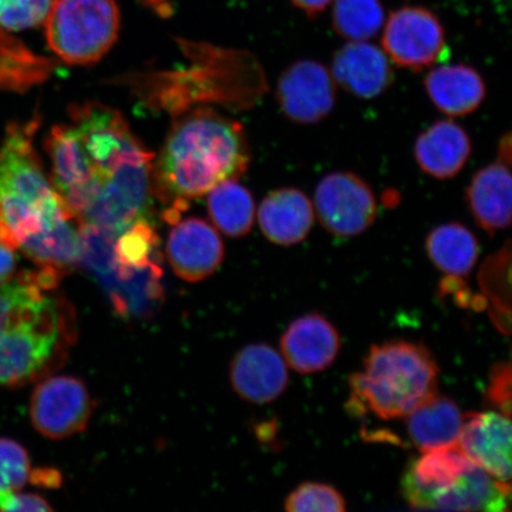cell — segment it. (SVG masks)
I'll use <instances>...</instances> for the list:
<instances>
[{
    "label": "cell",
    "instance_id": "cell-18",
    "mask_svg": "<svg viewBox=\"0 0 512 512\" xmlns=\"http://www.w3.org/2000/svg\"><path fill=\"white\" fill-rule=\"evenodd\" d=\"M315 217L310 198L296 188L272 191L261 202L258 213L262 233L279 246H293L304 241Z\"/></svg>",
    "mask_w": 512,
    "mask_h": 512
},
{
    "label": "cell",
    "instance_id": "cell-12",
    "mask_svg": "<svg viewBox=\"0 0 512 512\" xmlns=\"http://www.w3.org/2000/svg\"><path fill=\"white\" fill-rule=\"evenodd\" d=\"M172 226L166 253L178 277L198 283L214 274L224 258L223 242L214 227L196 217L178 220Z\"/></svg>",
    "mask_w": 512,
    "mask_h": 512
},
{
    "label": "cell",
    "instance_id": "cell-17",
    "mask_svg": "<svg viewBox=\"0 0 512 512\" xmlns=\"http://www.w3.org/2000/svg\"><path fill=\"white\" fill-rule=\"evenodd\" d=\"M332 76L345 91L361 99H374L394 81V70L386 53L364 42H350L339 49L332 61Z\"/></svg>",
    "mask_w": 512,
    "mask_h": 512
},
{
    "label": "cell",
    "instance_id": "cell-3",
    "mask_svg": "<svg viewBox=\"0 0 512 512\" xmlns=\"http://www.w3.org/2000/svg\"><path fill=\"white\" fill-rule=\"evenodd\" d=\"M251 151L243 127L208 108L183 114L153 159V197L166 206L164 220H181L196 198L248 169Z\"/></svg>",
    "mask_w": 512,
    "mask_h": 512
},
{
    "label": "cell",
    "instance_id": "cell-6",
    "mask_svg": "<svg viewBox=\"0 0 512 512\" xmlns=\"http://www.w3.org/2000/svg\"><path fill=\"white\" fill-rule=\"evenodd\" d=\"M80 265L104 283L121 315L142 312L162 298L159 236L149 219L134 222L118 234L80 226Z\"/></svg>",
    "mask_w": 512,
    "mask_h": 512
},
{
    "label": "cell",
    "instance_id": "cell-31",
    "mask_svg": "<svg viewBox=\"0 0 512 512\" xmlns=\"http://www.w3.org/2000/svg\"><path fill=\"white\" fill-rule=\"evenodd\" d=\"M29 453L17 441L0 438V490L19 491L30 482Z\"/></svg>",
    "mask_w": 512,
    "mask_h": 512
},
{
    "label": "cell",
    "instance_id": "cell-19",
    "mask_svg": "<svg viewBox=\"0 0 512 512\" xmlns=\"http://www.w3.org/2000/svg\"><path fill=\"white\" fill-rule=\"evenodd\" d=\"M472 144L464 128L452 120H439L416 139L414 156L426 175L437 179L457 176L469 160Z\"/></svg>",
    "mask_w": 512,
    "mask_h": 512
},
{
    "label": "cell",
    "instance_id": "cell-36",
    "mask_svg": "<svg viewBox=\"0 0 512 512\" xmlns=\"http://www.w3.org/2000/svg\"><path fill=\"white\" fill-rule=\"evenodd\" d=\"M297 9L302 10L305 15L315 18L335 2V0H291Z\"/></svg>",
    "mask_w": 512,
    "mask_h": 512
},
{
    "label": "cell",
    "instance_id": "cell-15",
    "mask_svg": "<svg viewBox=\"0 0 512 512\" xmlns=\"http://www.w3.org/2000/svg\"><path fill=\"white\" fill-rule=\"evenodd\" d=\"M341 345L336 326L318 312L294 320L280 339L287 366L303 375L328 369L336 361Z\"/></svg>",
    "mask_w": 512,
    "mask_h": 512
},
{
    "label": "cell",
    "instance_id": "cell-28",
    "mask_svg": "<svg viewBox=\"0 0 512 512\" xmlns=\"http://www.w3.org/2000/svg\"><path fill=\"white\" fill-rule=\"evenodd\" d=\"M384 25L380 0H335L332 27L350 42H364L379 34Z\"/></svg>",
    "mask_w": 512,
    "mask_h": 512
},
{
    "label": "cell",
    "instance_id": "cell-20",
    "mask_svg": "<svg viewBox=\"0 0 512 512\" xmlns=\"http://www.w3.org/2000/svg\"><path fill=\"white\" fill-rule=\"evenodd\" d=\"M512 178L509 166L492 163L473 175L466 189V203L478 226L490 236L511 222Z\"/></svg>",
    "mask_w": 512,
    "mask_h": 512
},
{
    "label": "cell",
    "instance_id": "cell-7",
    "mask_svg": "<svg viewBox=\"0 0 512 512\" xmlns=\"http://www.w3.org/2000/svg\"><path fill=\"white\" fill-rule=\"evenodd\" d=\"M44 23L48 46L59 59L88 66L117 41L120 12L115 0H55Z\"/></svg>",
    "mask_w": 512,
    "mask_h": 512
},
{
    "label": "cell",
    "instance_id": "cell-29",
    "mask_svg": "<svg viewBox=\"0 0 512 512\" xmlns=\"http://www.w3.org/2000/svg\"><path fill=\"white\" fill-rule=\"evenodd\" d=\"M290 512H343L347 501L334 486L318 482L300 484L285 499Z\"/></svg>",
    "mask_w": 512,
    "mask_h": 512
},
{
    "label": "cell",
    "instance_id": "cell-16",
    "mask_svg": "<svg viewBox=\"0 0 512 512\" xmlns=\"http://www.w3.org/2000/svg\"><path fill=\"white\" fill-rule=\"evenodd\" d=\"M230 382L241 399L265 405L285 393L290 375L283 355L271 345L249 344L234 356Z\"/></svg>",
    "mask_w": 512,
    "mask_h": 512
},
{
    "label": "cell",
    "instance_id": "cell-8",
    "mask_svg": "<svg viewBox=\"0 0 512 512\" xmlns=\"http://www.w3.org/2000/svg\"><path fill=\"white\" fill-rule=\"evenodd\" d=\"M313 208L320 224L341 239L363 234L377 217L373 189L352 172L326 175L317 185Z\"/></svg>",
    "mask_w": 512,
    "mask_h": 512
},
{
    "label": "cell",
    "instance_id": "cell-21",
    "mask_svg": "<svg viewBox=\"0 0 512 512\" xmlns=\"http://www.w3.org/2000/svg\"><path fill=\"white\" fill-rule=\"evenodd\" d=\"M424 85L434 106L450 117H465L477 111L486 96L482 75L466 64L434 68Z\"/></svg>",
    "mask_w": 512,
    "mask_h": 512
},
{
    "label": "cell",
    "instance_id": "cell-4",
    "mask_svg": "<svg viewBox=\"0 0 512 512\" xmlns=\"http://www.w3.org/2000/svg\"><path fill=\"white\" fill-rule=\"evenodd\" d=\"M40 124L37 115L10 124L0 145V243L14 251L32 235L75 219L36 152Z\"/></svg>",
    "mask_w": 512,
    "mask_h": 512
},
{
    "label": "cell",
    "instance_id": "cell-9",
    "mask_svg": "<svg viewBox=\"0 0 512 512\" xmlns=\"http://www.w3.org/2000/svg\"><path fill=\"white\" fill-rule=\"evenodd\" d=\"M382 47L399 67L419 73L444 56L445 29L431 10L403 6L393 11L384 25Z\"/></svg>",
    "mask_w": 512,
    "mask_h": 512
},
{
    "label": "cell",
    "instance_id": "cell-13",
    "mask_svg": "<svg viewBox=\"0 0 512 512\" xmlns=\"http://www.w3.org/2000/svg\"><path fill=\"white\" fill-rule=\"evenodd\" d=\"M458 446L498 482H511V422L497 411L465 414Z\"/></svg>",
    "mask_w": 512,
    "mask_h": 512
},
{
    "label": "cell",
    "instance_id": "cell-23",
    "mask_svg": "<svg viewBox=\"0 0 512 512\" xmlns=\"http://www.w3.org/2000/svg\"><path fill=\"white\" fill-rule=\"evenodd\" d=\"M19 249L38 267L66 275L80 266V224L76 219L64 221L56 227L32 235Z\"/></svg>",
    "mask_w": 512,
    "mask_h": 512
},
{
    "label": "cell",
    "instance_id": "cell-26",
    "mask_svg": "<svg viewBox=\"0 0 512 512\" xmlns=\"http://www.w3.org/2000/svg\"><path fill=\"white\" fill-rule=\"evenodd\" d=\"M211 221L229 238H242L251 232L255 203L251 191L233 181L222 182L208 192Z\"/></svg>",
    "mask_w": 512,
    "mask_h": 512
},
{
    "label": "cell",
    "instance_id": "cell-22",
    "mask_svg": "<svg viewBox=\"0 0 512 512\" xmlns=\"http://www.w3.org/2000/svg\"><path fill=\"white\" fill-rule=\"evenodd\" d=\"M464 419L456 401L434 395L406 416L408 438L421 452L456 446Z\"/></svg>",
    "mask_w": 512,
    "mask_h": 512
},
{
    "label": "cell",
    "instance_id": "cell-14",
    "mask_svg": "<svg viewBox=\"0 0 512 512\" xmlns=\"http://www.w3.org/2000/svg\"><path fill=\"white\" fill-rule=\"evenodd\" d=\"M422 453L403 473L401 492L409 507L428 510L433 499L453 488L473 463L458 445Z\"/></svg>",
    "mask_w": 512,
    "mask_h": 512
},
{
    "label": "cell",
    "instance_id": "cell-2",
    "mask_svg": "<svg viewBox=\"0 0 512 512\" xmlns=\"http://www.w3.org/2000/svg\"><path fill=\"white\" fill-rule=\"evenodd\" d=\"M62 277L38 267L0 286V387L42 380L66 362L76 341V318L56 293Z\"/></svg>",
    "mask_w": 512,
    "mask_h": 512
},
{
    "label": "cell",
    "instance_id": "cell-5",
    "mask_svg": "<svg viewBox=\"0 0 512 512\" xmlns=\"http://www.w3.org/2000/svg\"><path fill=\"white\" fill-rule=\"evenodd\" d=\"M439 366L425 345L407 341L375 344L363 371L350 376L352 415L381 420L406 418L438 394Z\"/></svg>",
    "mask_w": 512,
    "mask_h": 512
},
{
    "label": "cell",
    "instance_id": "cell-33",
    "mask_svg": "<svg viewBox=\"0 0 512 512\" xmlns=\"http://www.w3.org/2000/svg\"><path fill=\"white\" fill-rule=\"evenodd\" d=\"M17 492L0 490V511H53L41 496Z\"/></svg>",
    "mask_w": 512,
    "mask_h": 512
},
{
    "label": "cell",
    "instance_id": "cell-35",
    "mask_svg": "<svg viewBox=\"0 0 512 512\" xmlns=\"http://www.w3.org/2000/svg\"><path fill=\"white\" fill-rule=\"evenodd\" d=\"M14 249H10L0 243V286L8 283L16 273V255Z\"/></svg>",
    "mask_w": 512,
    "mask_h": 512
},
{
    "label": "cell",
    "instance_id": "cell-27",
    "mask_svg": "<svg viewBox=\"0 0 512 512\" xmlns=\"http://www.w3.org/2000/svg\"><path fill=\"white\" fill-rule=\"evenodd\" d=\"M510 240L495 254L489 256L480 268L478 280L482 288L485 304H490V315L497 328L510 332Z\"/></svg>",
    "mask_w": 512,
    "mask_h": 512
},
{
    "label": "cell",
    "instance_id": "cell-25",
    "mask_svg": "<svg viewBox=\"0 0 512 512\" xmlns=\"http://www.w3.org/2000/svg\"><path fill=\"white\" fill-rule=\"evenodd\" d=\"M55 62L38 56L0 29V93H24L54 72Z\"/></svg>",
    "mask_w": 512,
    "mask_h": 512
},
{
    "label": "cell",
    "instance_id": "cell-24",
    "mask_svg": "<svg viewBox=\"0 0 512 512\" xmlns=\"http://www.w3.org/2000/svg\"><path fill=\"white\" fill-rule=\"evenodd\" d=\"M426 252L438 270L452 277L465 278L469 277L478 260L479 242L464 224L444 223L428 234Z\"/></svg>",
    "mask_w": 512,
    "mask_h": 512
},
{
    "label": "cell",
    "instance_id": "cell-30",
    "mask_svg": "<svg viewBox=\"0 0 512 512\" xmlns=\"http://www.w3.org/2000/svg\"><path fill=\"white\" fill-rule=\"evenodd\" d=\"M55 0H0V29L23 31L44 22Z\"/></svg>",
    "mask_w": 512,
    "mask_h": 512
},
{
    "label": "cell",
    "instance_id": "cell-1",
    "mask_svg": "<svg viewBox=\"0 0 512 512\" xmlns=\"http://www.w3.org/2000/svg\"><path fill=\"white\" fill-rule=\"evenodd\" d=\"M50 181L80 226L118 234L147 219L155 155L123 115L86 102L69 107V123L50 131Z\"/></svg>",
    "mask_w": 512,
    "mask_h": 512
},
{
    "label": "cell",
    "instance_id": "cell-37",
    "mask_svg": "<svg viewBox=\"0 0 512 512\" xmlns=\"http://www.w3.org/2000/svg\"><path fill=\"white\" fill-rule=\"evenodd\" d=\"M511 133L504 134L501 142L498 144V162H502L505 165L510 166L511 164Z\"/></svg>",
    "mask_w": 512,
    "mask_h": 512
},
{
    "label": "cell",
    "instance_id": "cell-32",
    "mask_svg": "<svg viewBox=\"0 0 512 512\" xmlns=\"http://www.w3.org/2000/svg\"><path fill=\"white\" fill-rule=\"evenodd\" d=\"M511 364L497 362L491 369L489 386L485 394V402L499 413L511 416Z\"/></svg>",
    "mask_w": 512,
    "mask_h": 512
},
{
    "label": "cell",
    "instance_id": "cell-10",
    "mask_svg": "<svg viewBox=\"0 0 512 512\" xmlns=\"http://www.w3.org/2000/svg\"><path fill=\"white\" fill-rule=\"evenodd\" d=\"M93 411L86 384L73 376L49 377L31 395L32 425L48 439H67L85 431Z\"/></svg>",
    "mask_w": 512,
    "mask_h": 512
},
{
    "label": "cell",
    "instance_id": "cell-34",
    "mask_svg": "<svg viewBox=\"0 0 512 512\" xmlns=\"http://www.w3.org/2000/svg\"><path fill=\"white\" fill-rule=\"evenodd\" d=\"M30 482L42 488L56 489L62 484L61 473L55 469H35L31 471Z\"/></svg>",
    "mask_w": 512,
    "mask_h": 512
},
{
    "label": "cell",
    "instance_id": "cell-11",
    "mask_svg": "<svg viewBox=\"0 0 512 512\" xmlns=\"http://www.w3.org/2000/svg\"><path fill=\"white\" fill-rule=\"evenodd\" d=\"M336 81L324 64L299 60L284 70L278 81L277 101L287 119L313 125L334 111Z\"/></svg>",
    "mask_w": 512,
    "mask_h": 512
}]
</instances>
